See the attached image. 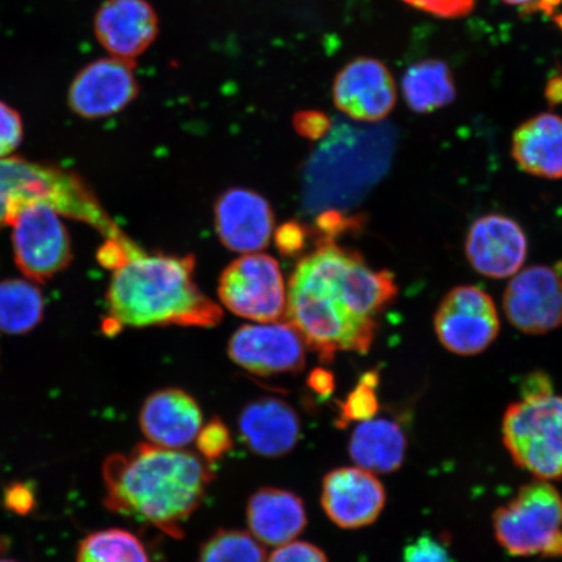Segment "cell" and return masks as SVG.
<instances>
[{
    "label": "cell",
    "mask_w": 562,
    "mask_h": 562,
    "mask_svg": "<svg viewBox=\"0 0 562 562\" xmlns=\"http://www.w3.org/2000/svg\"><path fill=\"white\" fill-rule=\"evenodd\" d=\"M11 221V196L9 187L5 184L4 176L0 171V228L10 226Z\"/></svg>",
    "instance_id": "cell-36"
},
{
    "label": "cell",
    "mask_w": 562,
    "mask_h": 562,
    "mask_svg": "<svg viewBox=\"0 0 562 562\" xmlns=\"http://www.w3.org/2000/svg\"><path fill=\"white\" fill-rule=\"evenodd\" d=\"M306 240L305 229L296 222L285 223L281 226L276 235L278 248L284 255H296L304 248Z\"/></svg>",
    "instance_id": "cell-34"
},
{
    "label": "cell",
    "mask_w": 562,
    "mask_h": 562,
    "mask_svg": "<svg viewBox=\"0 0 562 562\" xmlns=\"http://www.w3.org/2000/svg\"><path fill=\"white\" fill-rule=\"evenodd\" d=\"M503 2L512 4V5H519V4H531L532 2H536V0H503Z\"/></svg>",
    "instance_id": "cell-39"
},
{
    "label": "cell",
    "mask_w": 562,
    "mask_h": 562,
    "mask_svg": "<svg viewBox=\"0 0 562 562\" xmlns=\"http://www.w3.org/2000/svg\"><path fill=\"white\" fill-rule=\"evenodd\" d=\"M138 93L133 61L110 56L89 63L77 74L70 83L68 103L81 117L101 119L128 108Z\"/></svg>",
    "instance_id": "cell-11"
},
{
    "label": "cell",
    "mask_w": 562,
    "mask_h": 562,
    "mask_svg": "<svg viewBox=\"0 0 562 562\" xmlns=\"http://www.w3.org/2000/svg\"><path fill=\"white\" fill-rule=\"evenodd\" d=\"M0 562H18L15 560H9V559H0Z\"/></svg>",
    "instance_id": "cell-40"
},
{
    "label": "cell",
    "mask_w": 562,
    "mask_h": 562,
    "mask_svg": "<svg viewBox=\"0 0 562 562\" xmlns=\"http://www.w3.org/2000/svg\"><path fill=\"white\" fill-rule=\"evenodd\" d=\"M45 301L37 286L24 280L0 283V331L24 335L44 318Z\"/></svg>",
    "instance_id": "cell-23"
},
{
    "label": "cell",
    "mask_w": 562,
    "mask_h": 562,
    "mask_svg": "<svg viewBox=\"0 0 562 562\" xmlns=\"http://www.w3.org/2000/svg\"><path fill=\"white\" fill-rule=\"evenodd\" d=\"M403 562H453L448 544L425 533L405 547Z\"/></svg>",
    "instance_id": "cell-28"
},
{
    "label": "cell",
    "mask_w": 562,
    "mask_h": 562,
    "mask_svg": "<svg viewBox=\"0 0 562 562\" xmlns=\"http://www.w3.org/2000/svg\"><path fill=\"white\" fill-rule=\"evenodd\" d=\"M404 2L413 5L414 9L442 19L467 16L475 5V0H404Z\"/></svg>",
    "instance_id": "cell-30"
},
{
    "label": "cell",
    "mask_w": 562,
    "mask_h": 562,
    "mask_svg": "<svg viewBox=\"0 0 562 562\" xmlns=\"http://www.w3.org/2000/svg\"><path fill=\"white\" fill-rule=\"evenodd\" d=\"M512 157L536 178L562 179V117L543 112L527 119L513 133Z\"/></svg>",
    "instance_id": "cell-20"
},
{
    "label": "cell",
    "mask_w": 562,
    "mask_h": 562,
    "mask_svg": "<svg viewBox=\"0 0 562 562\" xmlns=\"http://www.w3.org/2000/svg\"><path fill=\"white\" fill-rule=\"evenodd\" d=\"M138 422L151 445L181 449L195 440L203 418L199 403L188 392L164 389L145 400Z\"/></svg>",
    "instance_id": "cell-17"
},
{
    "label": "cell",
    "mask_w": 562,
    "mask_h": 562,
    "mask_svg": "<svg viewBox=\"0 0 562 562\" xmlns=\"http://www.w3.org/2000/svg\"><path fill=\"white\" fill-rule=\"evenodd\" d=\"M19 269L34 281H46L72 259L69 235L55 210L42 203L21 209L11 223Z\"/></svg>",
    "instance_id": "cell-8"
},
{
    "label": "cell",
    "mask_w": 562,
    "mask_h": 562,
    "mask_svg": "<svg viewBox=\"0 0 562 562\" xmlns=\"http://www.w3.org/2000/svg\"><path fill=\"white\" fill-rule=\"evenodd\" d=\"M561 0H539L538 9L544 10V11H551L560 4Z\"/></svg>",
    "instance_id": "cell-38"
},
{
    "label": "cell",
    "mask_w": 562,
    "mask_h": 562,
    "mask_svg": "<svg viewBox=\"0 0 562 562\" xmlns=\"http://www.w3.org/2000/svg\"><path fill=\"white\" fill-rule=\"evenodd\" d=\"M402 89L407 108L417 114H430L446 108L457 94L451 69L438 59H427L407 68Z\"/></svg>",
    "instance_id": "cell-22"
},
{
    "label": "cell",
    "mask_w": 562,
    "mask_h": 562,
    "mask_svg": "<svg viewBox=\"0 0 562 562\" xmlns=\"http://www.w3.org/2000/svg\"><path fill=\"white\" fill-rule=\"evenodd\" d=\"M529 245L525 231L509 216L487 214L470 226L465 252L470 266L483 277L512 278L527 258Z\"/></svg>",
    "instance_id": "cell-13"
},
{
    "label": "cell",
    "mask_w": 562,
    "mask_h": 562,
    "mask_svg": "<svg viewBox=\"0 0 562 562\" xmlns=\"http://www.w3.org/2000/svg\"><path fill=\"white\" fill-rule=\"evenodd\" d=\"M246 519L258 542L279 547L292 542L307 524L304 502L291 491L261 488L249 498Z\"/></svg>",
    "instance_id": "cell-19"
},
{
    "label": "cell",
    "mask_w": 562,
    "mask_h": 562,
    "mask_svg": "<svg viewBox=\"0 0 562 562\" xmlns=\"http://www.w3.org/2000/svg\"><path fill=\"white\" fill-rule=\"evenodd\" d=\"M334 103L344 115L362 123L384 121L395 109V80L381 60L361 56L336 75Z\"/></svg>",
    "instance_id": "cell-12"
},
{
    "label": "cell",
    "mask_w": 562,
    "mask_h": 562,
    "mask_svg": "<svg viewBox=\"0 0 562 562\" xmlns=\"http://www.w3.org/2000/svg\"><path fill=\"white\" fill-rule=\"evenodd\" d=\"M294 128L299 135L308 139H321L333 130V122L319 111H301L293 117Z\"/></svg>",
    "instance_id": "cell-33"
},
{
    "label": "cell",
    "mask_w": 562,
    "mask_h": 562,
    "mask_svg": "<svg viewBox=\"0 0 562 562\" xmlns=\"http://www.w3.org/2000/svg\"><path fill=\"white\" fill-rule=\"evenodd\" d=\"M435 333L442 347L457 356H476L501 333L494 300L474 285H460L441 300L434 316Z\"/></svg>",
    "instance_id": "cell-7"
},
{
    "label": "cell",
    "mask_w": 562,
    "mask_h": 562,
    "mask_svg": "<svg viewBox=\"0 0 562 562\" xmlns=\"http://www.w3.org/2000/svg\"><path fill=\"white\" fill-rule=\"evenodd\" d=\"M77 562H150L149 553L135 533L105 529L89 533L77 550Z\"/></svg>",
    "instance_id": "cell-24"
},
{
    "label": "cell",
    "mask_w": 562,
    "mask_h": 562,
    "mask_svg": "<svg viewBox=\"0 0 562 562\" xmlns=\"http://www.w3.org/2000/svg\"><path fill=\"white\" fill-rule=\"evenodd\" d=\"M35 503H37V498H35V491L31 483L13 482L4 488V508L15 513V515H30L35 507Z\"/></svg>",
    "instance_id": "cell-32"
},
{
    "label": "cell",
    "mask_w": 562,
    "mask_h": 562,
    "mask_svg": "<svg viewBox=\"0 0 562 562\" xmlns=\"http://www.w3.org/2000/svg\"><path fill=\"white\" fill-rule=\"evenodd\" d=\"M307 385L319 396L331 395L335 389L333 372L322 368L315 369L307 379Z\"/></svg>",
    "instance_id": "cell-35"
},
{
    "label": "cell",
    "mask_w": 562,
    "mask_h": 562,
    "mask_svg": "<svg viewBox=\"0 0 562 562\" xmlns=\"http://www.w3.org/2000/svg\"><path fill=\"white\" fill-rule=\"evenodd\" d=\"M503 440L513 461L540 481L562 477V397L524 396L504 414Z\"/></svg>",
    "instance_id": "cell-4"
},
{
    "label": "cell",
    "mask_w": 562,
    "mask_h": 562,
    "mask_svg": "<svg viewBox=\"0 0 562 562\" xmlns=\"http://www.w3.org/2000/svg\"><path fill=\"white\" fill-rule=\"evenodd\" d=\"M195 441L202 459L207 462L222 459L234 447L229 428L220 417L211 418L205 427H201Z\"/></svg>",
    "instance_id": "cell-27"
},
{
    "label": "cell",
    "mask_w": 562,
    "mask_h": 562,
    "mask_svg": "<svg viewBox=\"0 0 562 562\" xmlns=\"http://www.w3.org/2000/svg\"><path fill=\"white\" fill-rule=\"evenodd\" d=\"M205 459L191 452L139 445L103 465L104 507L181 539L213 481Z\"/></svg>",
    "instance_id": "cell-2"
},
{
    "label": "cell",
    "mask_w": 562,
    "mask_h": 562,
    "mask_svg": "<svg viewBox=\"0 0 562 562\" xmlns=\"http://www.w3.org/2000/svg\"><path fill=\"white\" fill-rule=\"evenodd\" d=\"M238 430L250 451L265 459H279L299 445L301 420L284 400L261 397L244 407Z\"/></svg>",
    "instance_id": "cell-18"
},
{
    "label": "cell",
    "mask_w": 562,
    "mask_h": 562,
    "mask_svg": "<svg viewBox=\"0 0 562 562\" xmlns=\"http://www.w3.org/2000/svg\"><path fill=\"white\" fill-rule=\"evenodd\" d=\"M220 299L229 312L245 319L281 318L286 311V286L277 259L261 252L236 259L222 273Z\"/></svg>",
    "instance_id": "cell-6"
},
{
    "label": "cell",
    "mask_w": 562,
    "mask_h": 562,
    "mask_svg": "<svg viewBox=\"0 0 562 562\" xmlns=\"http://www.w3.org/2000/svg\"><path fill=\"white\" fill-rule=\"evenodd\" d=\"M265 548L250 532L220 530L202 546L199 562H266Z\"/></svg>",
    "instance_id": "cell-25"
},
{
    "label": "cell",
    "mask_w": 562,
    "mask_h": 562,
    "mask_svg": "<svg viewBox=\"0 0 562 562\" xmlns=\"http://www.w3.org/2000/svg\"><path fill=\"white\" fill-rule=\"evenodd\" d=\"M406 439L402 428L390 419L360 422L349 441L351 460L368 472L386 474L403 465Z\"/></svg>",
    "instance_id": "cell-21"
},
{
    "label": "cell",
    "mask_w": 562,
    "mask_h": 562,
    "mask_svg": "<svg viewBox=\"0 0 562 562\" xmlns=\"http://www.w3.org/2000/svg\"><path fill=\"white\" fill-rule=\"evenodd\" d=\"M24 128L19 112L0 102V159L11 156L23 140Z\"/></svg>",
    "instance_id": "cell-29"
},
{
    "label": "cell",
    "mask_w": 562,
    "mask_h": 562,
    "mask_svg": "<svg viewBox=\"0 0 562 562\" xmlns=\"http://www.w3.org/2000/svg\"><path fill=\"white\" fill-rule=\"evenodd\" d=\"M497 542L512 557H562V496L548 483L526 484L494 515Z\"/></svg>",
    "instance_id": "cell-5"
},
{
    "label": "cell",
    "mask_w": 562,
    "mask_h": 562,
    "mask_svg": "<svg viewBox=\"0 0 562 562\" xmlns=\"http://www.w3.org/2000/svg\"><path fill=\"white\" fill-rule=\"evenodd\" d=\"M276 216L265 196L249 189L234 188L224 192L215 205L217 236L226 248L257 252L269 245Z\"/></svg>",
    "instance_id": "cell-16"
},
{
    "label": "cell",
    "mask_w": 562,
    "mask_h": 562,
    "mask_svg": "<svg viewBox=\"0 0 562 562\" xmlns=\"http://www.w3.org/2000/svg\"><path fill=\"white\" fill-rule=\"evenodd\" d=\"M266 562H328L321 548L307 542H290L279 546Z\"/></svg>",
    "instance_id": "cell-31"
},
{
    "label": "cell",
    "mask_w": 562,
    "mask_h": 562,
    "mask_svg": "<svg viewBox=\"0 0 562 562\" xmlns=\"http://www.w3.org/2000/svg\"><path fill=\"white\" fill-rule=\"evenodd\" d=\"M192 256L147 255L136 248L116 267L108 290L110 323L126 327H214L223 312L194 281Z\"/></svg>",
    "instance_id": "cell-3"
},
{
    "label": "cell",
    "mask_w": 562,
    "mask_h": 562,
    "mask_svg": "<svg viewBox=\"0 0 562 562\" xmlns=\"http://www.w3.org/2000/svg\"><path fill=\"white\" fill-rule=\"evenodd\" d=\"M547 98L551 103H558L562 101V77H557L547 87Z\"/></svg>",
    "instance_id": "cell-37"
},
{
    "label": "cell",
    "mask_w": 562,
    "mask_h": 562,
    "mask_svg": "<svg viewBox=\"0 0 562 562\" xmlns=\"http://www.w3.org/2000/svg\"><path fill=\"white\" fill-rule=\"evenodd\" d=\"M322 507L341 529L374 524L385 505V490L374 473L360 467L329 472L322 486Z\"/></svg>",
    "instance_id": "cell-14"
},
{
    "label": "cell",
    "mask_w": 562,
    "mask_h": 562,
    "mask_svg": "<svg viewBox=\"0 0 562 562\" xmlns=\"http://www.w3.org/2000/svg\"><path fill=\"white\" fill-rule=\"evenodd\" d=\"M558 23L560 24L561 30H562V16L558 19Z\"/></svg>",
    "instance_id": "cell-41"
},
{
    "label": "cell",
    "mask_w": 562,
    "mask_h": 562,
    "mask_svg": "<svg viewBox=\"0 0 562 562\" xmlns=\"http://www.w3.org/2000/svg\"><path fill=\"white\" fill-rule=\"evenodd\" d=\"M378 375L374 372L363 375L356 389L349 393L346 402L340 406V426L350 422H363L375 417L378 412V397L375 389Z\"/></svg>",
    "instance_id": "cell-26"
},
{
    "label": "cell",
    "mask_w": 562,
    "mask_h": 562,
    "mask_svg": "<svg viewBox=\"0 0 562 562\" xmlns=\"http://www.w3.org/2000/svg\"><path fill=\"white\" fill-rule=\"evenodd\" d=\"M397 293L392 272L371 269L357 251L325 237L294 270L285 314L306 347L329 363L339 351H369L378 315Z\"/></svg>",
    "instance_id": "cell-1"
},
{
    "label": "cell",
    "mask_w": 562,
    "mask_h": 562,
    "mask_svg": "<svg viewBox=\"0 0 562 562\" xmlns=\"http://www.w3.org/2000/svg\"><path fill=\"white\" fill-rule=\"evenodd\" d=\"M510 325L527 335H544L562 326V277L548 266H531L512 277L503 296Z\"/></svg>",
    "instance_id": "cell-10"
},
{
    "label": "cell",
    "mask_w": 562,
    "mask_h": 562,
    "mask_svg": "<svg viewBox=\"0 0 562 562\" xmlns=\"http://www.w3.org/2000/svg\"><path fill=\"white\" fill-rule=\"evenodd\" d=\"M94 34L110 56L133 61L157 40L158 13L147 0H104L94 16Z\"/></svg>",
    "instance_id": "cell-15"
},
{
    "label": "cell",
    "mask_w": 562,
    "mask_h": 562,
    "mask_svg": "<svg viewBox=\"0 0 562 562\" xmlns=\"http://www.w3.org/2000/svg\"><path fill=\"white\" fill-rule=\"evenodd\" d=\"M305 349L306 344L297 329L291 323L277 321L245 325L228 342L231 360L259 376L301 371L305 368Z\"/></svg>",
    "instance_id": "cell-9"
}]
</instances>
